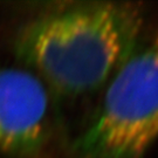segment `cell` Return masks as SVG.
Returning <instances> with one entry per match:
<instances>
[{"mask_svg":"<svg viewBox=\"0 0 158 158\" xmlns=\"http://www.w3.org/2000/svg\"><path fill=\"white\" fill-rule=\"evenodd\" d=\"M143 12L127 2L63 7L20 29L14 49L54 93L75 97L107 83L135 54Z\"/></svg>","mask_w":158,"mask_h":158,"instance_id":"cell-1","label":"cell"},{"mask_svg":"<svg viewBox=\"0 0 158 158\" xmlns=\"http://www.w3.org/2000/svg\"><path fill=\"white\" fill-rule=\"evenodd\" d=\"M158 138V41L135 53L113 76L74 158H141Z\"/></svg>","mask_w":158,"mask_h":158,"instance_id":"cell-2","label":"cell"},{"mask_svg":"<svg viewBox=\"0 0 158 158\" xmlns=\"http://www.w3.org/2000/svg\"><path fill=\"white\" fill-rule=\"evenodd\" d=\"M51 136V101L35 75L0 68V153L34 158Z\"/></svg>","mask_w":158,"mask_h":158,"instance_id":"cell-3","label":"cell"}]
</instances>
